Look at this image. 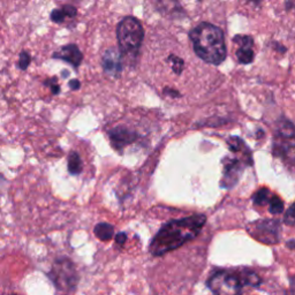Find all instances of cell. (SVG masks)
I'll list each match as a JSON object with an SVG mask.
<instances>
[{
  "label": "cell",
  "instance_id": "obj_31",
  "mask_svg": "<svg viewBox=\"0 0 295 295\" xmlns=\"http://www.w3.org/2000/svg\"><path fill=\"white\" fill-rule=\"evenodd\" d=\"M12 295H19V294H12Z\"/></svg>",
  "mask_w": 295,
  "mask_h": 295
},
{
  "label": "cell",
  "instance_id": "obj_16",
  "mask_svg": "<svg viewBox=\"0 0 295 295\" xmlns=\"http://www.w3.org/2000/svg\"><path fill=\"white\" fill-rule=\"evenodd\" d=\"M156 6L158 11L163 12L164 14H170L175 11H180L181 7L178 0H156Z\"/></svg>",
  "mask_w": 295,
  "mask_h": 295
},
{
  "label": "cell",
  "instance_id": "obj_2",
  "mask_svg": "<svg viewBox=\"0 0 295 295\" xmlns=\"http://www.w3.org/2000/svg\"><path fill=\"white\" fill-rule=\"evenodd\" d=\"M189 37L196 55L203 61L218 66L226 59L227 49L224 34L217 25L200 23L190 31Z\"/></svg>",
  "mask_w": 295,
  "mask_h": 295
},
{
  "label": "cell",
  "instance_id": "obj_21",
  "mask_svg": "<svg viewBox=\"0 0 295 295\" xmlns=\"http://www.w3.org/2000/svg\"><path fill=\"white\" fill-rule=\"evenodd\" d=\"M269 211L271 215H279L284 211V202L278 196H273L269 200Z\"/></svg>",
  "mask_w": 295,
  "mask_h": 295
},
{
  "label": "cell",
  "instance_id": "obj_9",
  "mask_svg": "<svg viewBox=\"0 0 295 295\" xmlns=\"http://www.w3.org/2000/svg\"><path fill=\"white\" fill-rule=\"evenodd\" d=\"M102 66L106 74L118 78L122 71L120 53H118L114 49H109L108 51H105L102 58Z\"/></svg>",
  "mask_w": 295,
  "mask_h": 295
},
{
  "label": "cell",
  "instance_id": "obj_11",
  "mask_svg": "<svg viewBox=\"0 0 295 295\" xmlns=\"http://www.w3.org/2000/svg\"><path fill=\"white\" fill-rule=\"evenodd\" d=\"M228 148L232 150L234 153L240 152L242 157L249 163L250 165L253 164V158H251V151L250 149L247 147V144L245 143V141L242 139L238 138V136H231L227 140Z\"/></svg>",
  "mask_w": 295,
  "mask_h": 295
},
{
  "label": "cell",
  "instance_id": "obj_1",
  "mask_svg": "<svg viewBox=\"0 0 295 295\" xmlns=\"http://www.w3.org/2000/svg\"><path fill=\"white\" fill-rule=\"evenodd\" d=\"M205 223L207 217L201 213L169 221L153 237L149 251L153 256H161L178 249L198 237Z\"/></svg>",
  "mask_w": 295,
  "mask_h": 295
},
{
  "label": "cell",
  "instance_id": "obj_27",
  "mask_svg": "<svg viewBox=\"0 0 295 295\" xmlns=\"http://www.w3.org/2000/svg\"><path fill=\"white\" fill-rule=\"evenodd\" d=\"M68 85H70V88L72 89V90H79V89L81 88V83H80V81L79 80H71L70 81V83H68Z\"/></svg>",
  "mask_w": 295,
  "mask_h": 295
},
{
  "label": "cell",
  "instance_id": "obj_23",
  "mask_svg": "<svg viewBox=\"0 0 295 295\" xmlns=\"http://www.w3.org/2000/svg\"><path fill=\"white\" fill-rule=\"evenodd\" d=\"M284 221L286 223V225L290 226V227L294 226L295 220H294V205L293 204H290L289 208L287 209V211H286Z\"/></svg>",
  "mask_w": 295,
  "mask_h": 295
},
{
  "label": "cell",
  "instance_id": "obj_14",
  "mask_svg": "<svg viewBox=\"0 0 295 295\" xmlns=\"http://www.w3.org/2000/svg\"><path fill=\"white\" fill-rule=\"evenodd\" d=\"M93 233L96 237L102 241H109L113 238L114 235V227L108 223H100L93 228Z\"/></svg>",
  "mask_w": 295,
  "mask_h": 295
},
{
  "label": "cell",
  "instance_id": "obj_29",
  "mask_svg": "<svg viewBox=\"0 0 295 295\" xmlns=\"http://www.w3.org/2000/svg\"><path fill=\"white\" fill-rule=\"evenodd\" d=\"M287 246L290 248V249H294V239H292V240H289Z\"/></svg>",
  "mask_w": 295,
  "mask_h": 295
},
{
  "label": "cell",
  "instance_id": "obj_5",
  "mask_svg": "<svg viewBox=\"0 0 295 295\" xmlns=\"http://www.w3.org/2000/svg\"><path fill=\"white\" fill-rule=\"evenodd\" d=\"M207 285L215 295H242V288L245 287L241 272L227 270L213 273L208 279Z\"/></svg>",
  "mask_w": 295,
  "mask_h": 295
},
{
  "label": "cell",
  "instance_id": "obj_30",
  "mask_svg": "<svg viewBox=\"0 0 295 295\" xmlns=\"http://www.w3.org/2000/svg\"><path fill=\"white\" fill-rule=\"evenodd\" d=\"M249 2H253L254 4H256V5H258V4L260 3V0H249Z\"/></svg>",
  "mask_w": 295,
  "mask_h": 295
},
{
  "label": "cell",
  "instance_id": "obj_22",
  "mask_svg": "<svg viewBox=\"0 0 295 295\" xmlns=\"http://www.w3.org/2000/svg\"><path fill=\"white\" fill-rule=\"evenodd\" d=\"M233 42L240 46V48H253L254 40L248 35H237L233 38Z\"/></svg>",
  "mask_w": 295,
  "mask_h": 295
},
{
  "label": "cell",
  "instance_id": "obj_8",
  "mask_svg": "<svg viewBox=\"0 0 295 295\" xmlns=\"http://www.w3.org/2000/svg\"><path fill=\"white\" fill-rule=\"evenodd\" d=\"M109 138L115 150L122 151L127 145L138 140V134L126 126H118L109 132Z\"/></svg>",
  "mask_w": 295,
  "mask_h": 295
},
{
  "label": "cell",
  "instance_id": "obj_4",
  "mask_svg": "<svg viewBox=\"0 0 295 295\" xmlns=\"http://www.w3.org/2000/svg\"><path fill=\"white\" fill-rule=\"evenodd\" d=\"M48 276L55 288L62 293H71L75 290L79 283V273L75 265L66 257L55 260Z\"/></svg>",
  "mask_w": 295,
  "mask_h": 295
},
{
  "label": "cell",
  "instance_id": "obj_17",
  "mask_svg": "<svg viewBox=\"0 0 295 295\" xmlns=\"http://www.w3.org/2000/svg\"><path fill=\"white\" fill-rule=\"evenodd\" d=\"M241 277H242V281L243 285L245 286H250V287H258V286L262 284V279L260 277L255 273L254 271H241Z\"/></svg>",
  "mask_w": 295,
  "mask_h": 295
},
{
  "label": "cell",
  "instance_id": "obj_10",
  "mask_svg": "<svg viewBox=\"0 0 295 295\" xmlns=\"http://www.w3.org/2000/svg\"><path fill=\"white\" fill-rule=\"evenodd\" d=\"M53 58L71 63L73 67H79L83 60V54L75 44H68L54 52Z\"/></svg>",
  "mask_w": 295,
  "mask_h": 295
},
{
  "label": "cell",
  "instance_id": "obj_15",
  "mask_svg": "<svg viewBox=\"0 0 295 295\" xmlns=\"http://www.w3.org/2000/svg\"><path fill=\"white\" fill-rule=\"evenodd\" d=\"M82 159L78 152L72 151L68 156V172L73 175H78L82 172Z\"/></svg>",
  "mask_w": 295,
  "mask_h": 295
},
{
  "label": "cell",
  "instance_id": "obj_18",
  "mask_svg": "<svg viewBox=\"0 0 295 295\" xmlns=\"http://www.w3.org/2000/svg\"><path fill=\"white\" fill-rule=\"evenodd\" d=\"M254 58L253 48H239L237 51V59L242 65H249L254 61Z\"/></svg>",
  "mask_w": 295,
  "mask_h": 295
},
{
  "label": "cell",
  "instance_id": "obj_28",
  "mask_svg": "<svg viewBox=\"0 0 295 295\" xmlns=\"http://www.w3.org/2000/svg\"><path fill=\"white\" fill-rule=\"evenodd\" d=\"M164 92L166 93V95H169L171 97H180V93H179V91L177 90H174V89H170V88H166L164 89Z\"/></svg>",
  "mask_w": 295,
  "mask_h": 295
},
{
  "label": "cell",
  "instance_id": "obj_3",
  "mask_svg": "<svg viewBox=\"0 0 295 295\" xmlns=\"http://www.w3.org/2000/svg\"><path fill=\"white\" fill-rule=\"evenodd\" d=\"M117 38L120 55L127 61H135L144 38L142 24L133 16H126L117 28Z\"/></svg>",
  "mask_w": 295,
  "mask_h": 295
},
{
  "label": "cell",
  "instance_id": "obj_7",
  "mask_svg": "<svg viewBox=\"0 0 295 295\" xmlns=\"http://www.w3.org/2000/svg\"><path fill=\"white\" fill-rule=\"evenodd\" d=\"M246 166L248 164L242 158L225 157L223 159V177H221L220 187L225 189H232L237 186Z\"/></svg>",
  "mask_w": 295,
  "mask_h": 295
},
{
  "label": "cell",
  "instance_id": "obj_20",
  "mask_svg": "<svg viewBox=\"0 0 295 295\" xmlns=\"http://www.w3.org/2000/svg\"><path fill=\"white\" fill-rule=\"evenodd\" d=\"M168 62L170 63L171 68H172V71L175 73V74L177 75L181 74L183 71V67H185V61H183L181 58H179L174 54H171L168 58Z\"/></svg>",
  "mask_w": 295,
  "mask_h": 295
},
{
  "label": "cell",
  "instance_id": "obj_6",
  "mask_svg": "<svg viewBox=\"0 0 295 295\" xmlns=\"http://www.w3.org/2000/svg\"><path fill=\"white\" fill-rule=\"evenodd\" d=\"M247 230L251 237L265 245H276L280 240V223L276 219L256 220Z\"/></svg>",
  "mask_w": 295,
  "mask_h": 295
},
{
  "label": "cell",
  "instance_id": "obj_12",
  "mask_svg": "<svg viewBox=\"0 0 295 295\" xmlns=\"http://www.w3.org/2000/svg\"><path fill=\"white\" fill-rule=\"evenodd\" d=\"M76 14H78V11H76V8L74 6L66 5V6H62L61 8L53 10L52 13H51V20L55 23H61L67 18H70V19L75 18Z\"/></svg>",
  "mask_w": 295,
  "mask_h": 295
},
{
  "label": "cell",
  "instance_id": "obj_13",
  "mask_svg": "<svg viewBox=\"0 0 295 295\" xmlns=\"http://www.w3.org/2000/svg\"><path fill=\"white\" fill-rule=\"evenodd\" d=\"M294 125L292 121H289L288 119H281L277 126L276 135L277 138L285 139V140H294Z\"/></svg>",
  "mask_w": 295,
  "mask_h": 295
},
{
  "label": "cell",
  "instance_id": "obj_19",
  "mask_svg": "<svg viewBox=\"0 0 295 295\" xmlns=\"http://www.w3.org/2000/svg\"><path fill=\"white\" fill-rule=\"evenodd\" d=\"M269 195H270V190L268 188H262L256 191L253 196V202L256 205H259V207H263V205L267 204L269 202Z\"/></svg>",
  "mask_w": 295,
  "mask_h": 295
},
{
  "label": "cell",
  "instance_id": "obj_25",
  "mask_svg": "<svg viewBox=\"0 0 295 295\" xmlns=\"http://www.w3.org/2000/svg\"><path fill=\"white\" fill-rule=\"evenodd\" d=\"M51 81H52V83H50L49 81H48V82H46V84L50 85L51 91H52V93H54V95H58V93L60 92V87H59L58 83H57V79L53 78Z\"/></svg>",
  "mask_w": 295,
  "mask_h": 295
},
{
  "label": "cell",
  "instance_id": "obj_26",
  "mask_svg": "<svg viewBox=\"0 0 295 295\" xmlns=\"http://www.w3.org/2000/svg\"><path fill=\"white\" fill-rule=\"evenodd\" d=\"M127 241V235L125 233H118L115 235V242L118 243V245H123Z\"/></svg>",
  "mask_w": 295,
  "mask_h": 295
},
{
  "label": "cell",
  "instance_id": "obj_24",
  "mask_svg": "<svg viewBox=\"0 0 295 295\" xmlns=\"http://www.w3.org/2000/svg\"><path fill=\"white\" fill-rule=\"evenodd\" d=\"M31 57L27 52H22L20 55V60H19V67L21 70H27L28 66L30 65Z\"/></svg>",
  "mask_w": 295,
  "mask_h": 295
}]
</instances>
